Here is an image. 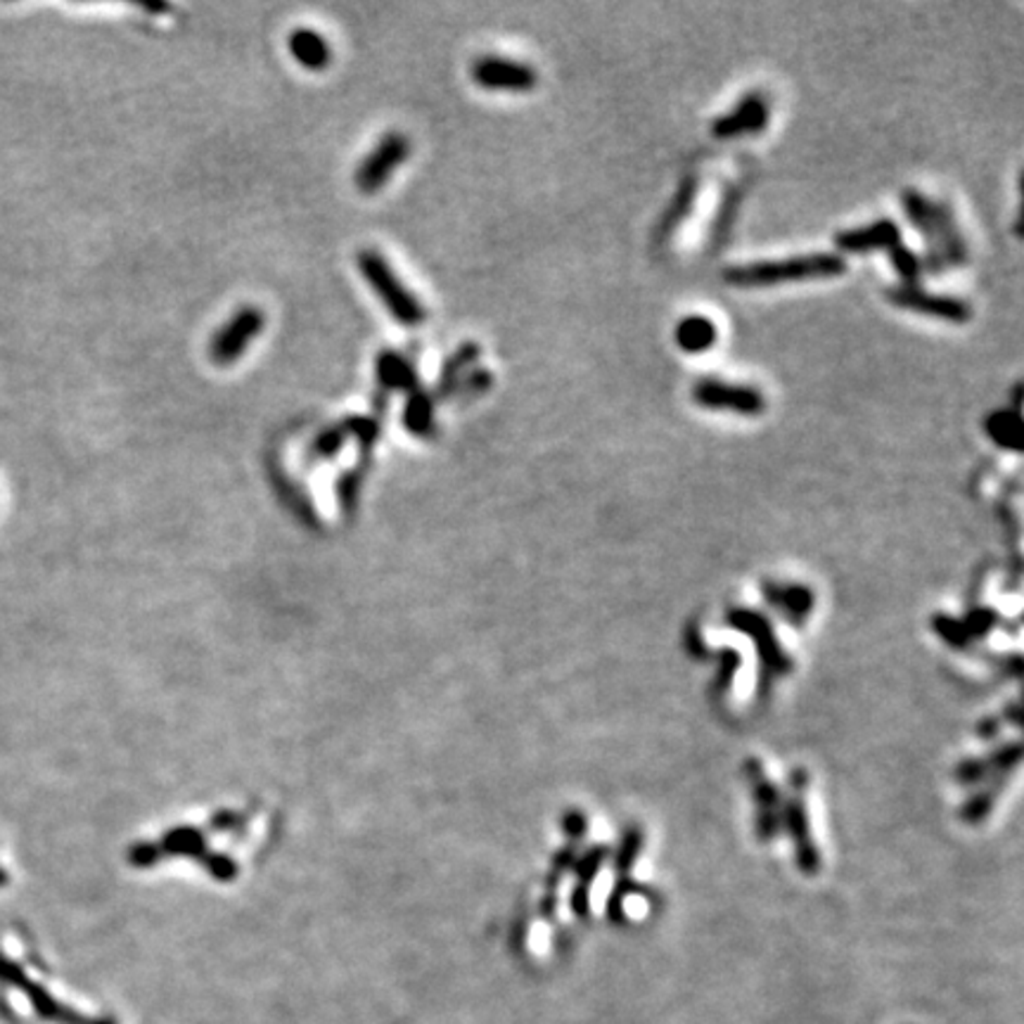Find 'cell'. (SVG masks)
Listing matches in <instances>:
<instances>
[{
    "instance_id": "16",
    "label": "cell",
    "mask_w": 1024,
    "mask_h": 1024,
    "mask_svg": "<svg viewBox=\"0 0 1024 1024\" xmlns=\"http://www.w3.org/2000/svg\"><path fill=\"white\" fill-rule=\"evenodd\" d=\"M479 354H482V349H479L475 342H468V344H463L456 354H453L448 361H446V366L442 370V382H439V394L446 396L451 392H456V387L460 384V378H463V372L468 370L472 363H477Z\"/></svg>"
},
{
    "instance_id": "18",
    "label": "cell",
    "mask_w": 1024,
    "mask_h": 1024,
    "mask_svg": "<svg viewBox=\"0 0 1024 1024\" xmlns=\"http://www.w3.org/2000/svg\"><path fill=\"white\" fill-rule=\"evenodd\" d=\"M352 437V425L340 422L328 427L326 432L318 434V439L311 444V460H320V458H334V453L342 448L346 439Z\"/></svg>"
},
{
    "instance_id": "12",
    "label": "cell",
    "mask_w": 1024,
    "mask_h": 1024,
    "mask_svg": "<svg viewBox=\"0 0 1024 1024\" xmlns=\"http://www.w3.org/2000/svg\"><path fill=\"white\" fill-rule=\"evenodd\" d=\"M375 372H378V382L394 392H416L418 372L413 363L396 352H382L375 361Z\"/></svg>"
},
{
    "instance_id": "7",
    "label": "cell",
    "mask_w": 1024,
    "mask_h": 1024,
    "mask_svg": "<svg viewBox=\"0 0 1024 1024\" xmlns=\"http://www.w3.org/2000/svg\"><path fill=\"white\" fill-rule=\"evenodd\" d=\"M472 81L484 90H510V93H527L536 88L539 74L524 62L505 60L496 55H484L472 64Z\"/></svg>"
},
{
    "instance_id": "11",
    "label": "cell",
    "mask_w": 1024,
    "mask_h": 1024,
    "mask_svg": "<svg viewBox=\"0 0 1024 1024\" xmlns=\"http://www.w3.org/2000/svg\"><path fill=\"white\" fill-rule=\"evenodd\" d=\"M288 46H290L292 58L300 62L304 69L320 72V69L330 67L332 48L318 31H314V29H294L290 34Z\"/></svg>"
},
{
    "instance_id": "1",
    "label": "cell",
    "mask_w": 1024,
    "mask_h": 1024,
    "mask_svg": "<svg viewBox=\"0 0 1024 1024\" xmlns=\"http://www.w3.org/2000/svg\"><path fill=\"white\" fill-rule=\"evenodd\" d=\"M847 262L839 254L819 252V254H804L789 256L781 262H759L745 266L725 268L721 278L731 288L757 290V288H775L783 282H799V280H823L845 276Z\"/></svg>"
},
{
    "instance_id": "4",
    "label": "cell",
    "mask_w": 1024,
    "mask_h": 1024,
    "mask_svg": "<svg viewBox=\"0 0 1024 1024\" xmlns=\"http://www.w3.org/2000/svg\"><path fill=\"white\" fill-rule=\"evenodd\" d=\"M408 154H410V140L404 134H399V131L387 134L378 146L372 148L368 157L358 164L356 176H354L356 188L366 194L380 192L396 168L408 160Z\"/></svg>"
},
{
    "instance_id": "15",
    "label": "cell",
    "mask_w": 1024,
    "mask_h": 1024,
    "mask_svg": "<svg viewBox=\"0 0 1024 1024\" xmlns=\"http://www.w3.org/2000/svg\"><path fill=\"white\" fill-rule=\"evenodd\" d=\"M404 425L406 430L413 432L416 437H425L432 432L434 427V401L432 396H427L420 389L410 394L406 410H404Z\"/></svg>"
},
{
    "instance_id": "8",
    "label": "cell",
    "mask_w": 1024,
    "mask_h": 1024,
    "mask_svg": "<svg viewBox=\"0 0 1024 1024\" xmlns=\"http://www.w3.org/2000/svg\"><path fill=\"white\" fill-rule=\"evenodd\" d=\"M901 204L906 218L913 224V228L920 232V238L925 240V258H923V268H927L930 274H941L946 268L941 248H939V222H937V206L939 202L927 200L925 194H920L913 188H906L901 192Z\"/></svg>"
},
{
    "instance_id": "2",
    "label": "cell",
    "mask_w": 1024,
    "mask_h": 1024,
    "mask_svg": "<svg viewBox=\"0 0 1024 1024\" xmlns=\"http://www.w3.org/2000/svg\"><path fill=\"white\" fill-rule=\"evenodd\" d=\"M356 264H358L361 276L368 280L370 290L382 300L384 308L389 311V316L406 328L422 326L427 314L420 300L410 290H406V285L399 280V276L394 274L392 266H389V262L380 252L363 250L356 256Z\"/></svg>"
},
{
    "instance_id": "10",
    "label": "cell",
    "mask_w": 1024,
    "mask_h": 1024,
    "mask_svg": "<svg viewBox=\"0 0 1024 1024\" xmlns=\"http://www.w3.org/2000/svg\"><path fill=\"white\" fill-rule=\"evenodd\" d=\"M901 242L899 226L892 218H880V222L863 226L857 230H842L835 236V248L849 254H868V252H889L894 244Z\"/></svg>"
},
{
    "instance_id": "14",
    "label": "cell",
    "mask_w": 1024,
    "mask_h": 1024,
    "mask_svg": "<svg viewBox=\"0 0 1024 1024\" xmlns=\"http://www.w3.org/2000/svg\"><path fill=\"white\" fill-rule=\"evenodd\" d=\"M695 194H697V178H695V176L683 178L679 190H677V194H673V200L669 202V206L665 210L662 222L657 224V236H655L657 242L669 240L671 232L677 230L679 224L683 222V218L691 214L693 202H695Z\"/></svg>"
},
{
    "instance_id": "9",
    "label": "cell",
    "mask_w": 1024,
    "mask_h": 1024,
    "mask_svg": "<svg viewBox=\"0 0 1024 1024\" xmlns=\"http://www.w3.org/2000/svg\"><path fill=\"white\" fill-rule=\"evenodd\" d=\"M769 119H771V110H769L767 98H763L761 93H749L737 102L729 114L719 116V119L711 124V136L719 140L757 136L769 126Z\"/></svg>"
},
{
    "instance_id": "3",
    "label": "cell",
    "mask_w": 1024,
    "mask_h": 1024,
    "mask_svg": "<svg viewBox=\"0 0 1024 1024\" xmlns=\"http://www.w3.org/2000/svg\"><path fill=\"white\" fill-rule=\"evenodd\" d=\"M693 401L699 408L707 410H729L737 416L755 418L767 410V399L759 389L749 384H731L717 378H705L695 382Z\"/></svg>"
},
{
    "instance_id": "6",
    "label": "cell",
    "mask_w": 1024,
    "mask_h": 1024,
    "mask_svg": "<svg viewBox=\"0 0 1024 1024\" xmlns=\"http://www.w3.org/2000/svg\"><path fill=\"white\" fill-rule=\"evenodd\" d=\"M887 300L903 311H913V314L920 316H932L946 323H953V326H963L972 318V308L963 300H956V296H944V294H930L925 290H920L918 285H899L887 292Z\"/></svg>"
},
{
    "instance_id": "13",
    "label": "cell",
    "mask_w": 1024,
    "mask_h": 1024,
    "mask_svg": "<svg viewBox=\"0 0 1024 1024\" xmlns=\"http://www.w3.org/2000/svg\"><path fill=\"white\" fill-rule=\"evenodd\" d=\"M673 337H677V344L683 349V352L703 354L715 346L719 332L715 323L705 316H685L677 326Z\"/></svg>"
},
{
    "instance_id": "17",
    "label": "cell",
    "mask_w": 1024,
    "mask_h": 1024,
    "mask_svg": "<svg viewBox=\"0 0 1024 1024\" xmlns=\"http://www.w3.org/2000/svg\"><path fill=\"white\" fill-rule=\"evenodd\" d=\"M984 427H987L989 437L994 439V442H996L998 446L1013 448V451L1020 448L1022 422H1020V418H1017V413H1013V410H996V413H991V416L987 418V422H984Z\"/></svg>"
},
{
    "instance_id": "5",
    "label": "cell",
    "mask_w": 1024,
    "mask_h": 1024,
    "mask_svg": "<svg viewBox=\"0 0 1024 1024\" xmlns=\"http://www.w3.org/2000/svg\"><path fill=\"white\" fill-rule=\"evenodd\" d=\"M266 318L256 306H244L236 316L224 323V328L214 334L210 354L216 366H232L252 342L262 334Z\"/></svg>"
},
{
    "instance_id": "19",
    "label": "cell",
    "mask_w": 1024,
    "mask_h": 1024,
    "mask_svg": "<svg viewBox=\"0 0 1024 1024\" xmlns=\"http://www.w3.org/2000/svg\"><path fill=\"white\" fill-rule=\"evenodd\" d=\"M889 262L897 270V276L903 280L901 285H918L920 274H923V258H920L915 252H911L903 244H894V248L887 252Z\"/></svg>"
}]
</instances>
